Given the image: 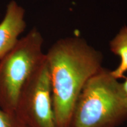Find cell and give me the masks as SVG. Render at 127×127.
<instances>
[{"label": "cell", "mask_w": 127, "mask_h": 127, "mask_svg": "<svg viewBox=\"0 0 127 127\" xmlns=\"http://www.w3.org/2000/svg\"><path fill=\"white\" fill-rule=\"evenodd\" d=\"M45 56L57 126L70 127L78 97L87 81L102 67V54L84 39L69 36L56 41Z\"/></svg>", "instance_id": "obj_1"}, {"label": "cell", "mask_w": 127, "mask_h": 127, "mask_svg": "<svg viewBox=\"0 0 127 127\" xmlns=\"http://www.w3.org/2000/svg\"><path fill=\"white\" fill-rule=\"evenodd\" d=\"M127 121V96L123 83L102 67L82 88L70 127H118Z\"/></svg>", "instance_id": "obj_2"}, {"label": "cell", "mask_w": 127, "mask_h": 127, "mask_svg": "<svg viewBox=\"0 0 127 127\" xmlns=\"http://www.w3.org/2000/svg\"><path fill=\"white\" fill-rule=\"evenodd\" d=\"M42 36L36 28L19 39L0 60V108L15 112L19 94L25 81L45 57Z\"/></svg>", "instance_id": "obj_3"}, {"label": "cell", "mask_w": 127, "mask_h": 127, "mask_svg": "<svg viewBox=\"0 0 127 127\" xmlns=\"http://www.w3.org/2000/svg\"><path fill=\"white\" fill-rule=\"evenodd\" d=\"M15 113L28 127H57L45 54L24 84L17 99Z\"/></svg>", "instance_id": "obj_4"}, {"label": "cell", "mask_w": 127, "mask_h": 127, "mask_svg": "<svg viewBox=\"0 0 127 127\" xmlns=\"http://www.w3.org/2000/svg\"><path fill=\"white\" fill-rule=\"evenodd\" d=\"M25 28V9L15 1H11L0 23V60L14 48Z\"/></svg>", "instance_id": "obj_5"}, {"label": "cell", "mask_w": 127, "mask_h": 127, "mask_svg": "<svg viewBox=\"0 0 127 127\" xmlns=\"http://www.w3.org/2000/svg\"><path fill=\"white\" fill-rule=\"evenodd\" d=\"M111 51L120 57L121 61L118 67L111 71V74L119 79L125 78V74L127 72V26L121 28L118 34L109 42Z\"/></svg>", "instance_id": "obj_6"}, {"label": "cell", "mask_w": 127, "mask_h": 127, "mask_svg": "<svg viewBox=\"0 0 127 127\" xmlns=\"http://www.w3.org/2000/svg\"><path fill=\"white\" fill-rule=\"evenodd\" d=\"M0 127H26L15 112H7L0 108Z\"/></svg>", "instance_id": "obj_7"}, {"label": "cell", "mask_w": 127, "mask_h": 127, "mask_svg": "<svg viewBox=\"0 0 127 127\" xmlns=\"http://www.w3.org/2000/svg\"><path fill=\"white\" fill-rule=\"evenodd\" d=\"M125 81L123 83V88L124 90V91L125 94H126L127 96V78H125Z\"/></svg>", "instance_id": "obj_8"}, {"label": "cell", "mask_w": 127, "mask_h": 127, "mask_svg": "<svg viewBox=\"0 0 127 127\" xmlns=\"http://www.w3.org/2000/svg\"><path fill=\"white\" fill-rule=\"evenodd\" d=\"M26 127H27V126H26Z\"/></svg>", "instance_id": "obj_9"}]
</instances>
